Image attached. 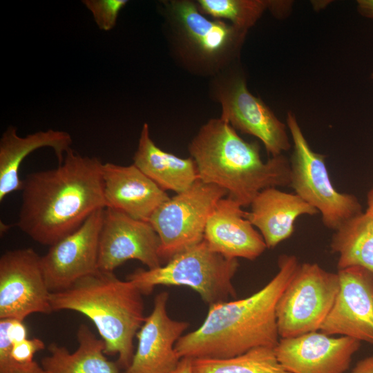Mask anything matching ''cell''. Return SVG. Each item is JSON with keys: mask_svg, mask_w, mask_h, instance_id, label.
<instances>
[{"mask_svg": "<svg viewBox=\"0 0 373 373\" xmlns=\"http://www.w3.org/2000/svg\"><path fill=\"white\" fill-rule=\"evenodd\" d=\"M103 163L71 149L53 169L23 180L17 226L35 242L51 246L106 207Z\"/></svg>", "mask_w": 373, "mask_h": 373, "instance_id": "6da1fadb", "label": "cell"}, {"mask_svg": "<svg viewBox=\"0 0 373 373\" xmlns=\"http://www.w3.org/2000/svg\"><path fill=\"white\" fill-rule=\"evenodd\" d=\"M278 265L277 274L256 293L209 306L201 325L176 343L180 358H227L256 347L274 348L279 341L276 305L300 263L284 254Z\"/></svg>", "mask_w": 373, "mask_h": 373, "instance_id": "7a4b0ae2", "label": "cell"}, {"mask_svg": "<svg viewBox=\"0 0 373 373\" xmlns=\"http://www.w3.org/2000/svg\"><path fill=\"white\" fill-rule=\"evenodd\" d=\"M188 149L199 179L224 189L242 207L249 206L263 189L290 186V164L285 156L262 162L258 143L244 140L220 117L203 124Z\"/></svg>", "mask_w": 373, "mask_h": 373, "instance_id": "3957f363", "label": "cell"}, {"mask_svg": "<svg viewBox=\"0 0 373 373\" xmlns=\"http://www.w3.org/2000/svg\"><path fill=\"white\" fill-rule=\"evenodd\" d=\"M142 296L131 281L97 270L50 293V300L53 311L72 310L88 318L105 343V354L117 355V365L126 370L135 353L134 337L146 318Z\"/></svg>", "mask_w": 373, "mask_h": 373, "instance_id": "277c9868", "label": "cell"}, {"mask_svg": "<svg viewBox=\"0 0 373 373\" xmlns=\"http://www.w3.org/2000/svg\"><path fill=\"white\" fill-rule=\"evenodd\" d=\"M160 10L170 53L182 68L211 79L236 65L247 31L209 19L195 1H161Z\"/></svg>", "mask_w": 373, "mask_h": 373, "instance_id": "5b68a950", "label": "cell"}, {"mask_svg": "<svg viewBox=\"0 0 373 373\" xmlns=\"http://www.w3.org/2000/svg\"><path fill=\"white\" fill-rule=\"evenodd\" d=\"M238 266V259L213 251L203 240L175 255L166 265L153 269H137L126 280L142 294H151L157 285L188 287L211 306L236 296L232 279Z\"/></svg>", "mask_w": 373, "mask_h": 373, "instance_id": "8992f818", "label": "cell"}, {"mask_svg": "<svg viewBox=\"0 0 373 373\" xmlns=\"http://www.w3.org/2000/svg\"><path fill=\"white\" fill-rule=\"evenodd\" d=\"M287 126L293 142L289 186L321 213L326 227L335 231L361 213L362 207L356 196L334 188L327 171L325 156L312 149L291 112L287 113Z\"/></svg>", "mask_w": 373, "mask_h": 373, "instance_id": "52a82bcc", "label": "cell"}, {"mask_svg": "<svg viewBox=\"0 0 373 373\" xmlns=\"http://www.w3.org/2000/svg\"><path fill=\"white\" fill-rule=\"evenodd\" d=\"M210 95L221 106L220 117L235 130L258 138L271 157L291 148L287 125L250 93L236 65L211 78Z\"/></svg>", "mask_w": 373, "mask_h": 373, "instance_id": "ba28073f", "label": "cell"}, {"mask_svg": "<svg viewBox=\"0 0 373 373\" xmlns=\"http://www.w3.org/2000/svg\"><path fill=\"white\" fill-rule=\"evenodd\" d=\"M338 289V274L316 263L300 264L276 305L279 336L291 338L320 330Z\"/></svg>", "mask_w": 373, "mask_h": 373, "instance_id": "9c48e42d", "label": "cell"}, {"mask_svg": "<svg viewBox=\"0 0 373 373\" xmlns=\"http://www.w3.org/2000/svg\"><path fill=\"white\" fill-rule=\"evenodd\" d=\"M226 195L224 189L199 179L153 212L149 222L159 236L162 260L168 262L204 240L208 219L217 202Z\"/></svg>", "mask_w": 373, "mask_h": 373, "instance_id": "30bf717a", "label": "cell"}, {"mask_svg": "<svg viewBox=\"0 0 373 373\" xmlns=\"http://www.w3.org/2000/svg\"><path fill=\"white\" fill-rule=\"evenodd\" d=\"M41 266L32 248L5 252L0 258V319L23 321L30 314L53 312Z\"/></svg>", "mask_w": 373, "mask_h": 373, "instance_id": "8fae6325", "label": "cell"}, {"mask_svg": "<svg viewBox=\"0 0 373 373\" xmlns=\"http://www.w3.org/2000/svg\"><path fill=\"white\" fill-rule=\"evenodd\" d=\"M160 240L152 225L121 211L105 207L99 238L98 270L113 272L128 260L149 269L162 266Z\"/></svg>", "mask_w": 373, "mask_h": 373, "instance_id": "7c38bea8", "label": "cell"}, {"mask_svg": "<svg viewBox=\"0 0 373 373\" xmlns=\"http://www.w3.org/2000/svg\"><path fill=\"white\" fill-rule=\"evenodd\" d=\"M104 209L94 212L78 229L50 246L41 257L44 276L51 293L64 290L98 270Z\"/></svg>", "mask_w": 373, "mask_h": 373, "instance_id": "4fadbf2b", "label": "cell"}, {"mask_svg": "<svg viewBox=\"0 0 373 373\" xmlns=\"http://www.w3.org/2000/svg\"><path fill=\"white\" fill-rule=\"evenodd\" d=\"M337 274L339 289L320 331L373 344V274L358 266Z\"/></svg>", "mask_w": 373, "mask_h": 373, "instance_id": "5bb4252c", "label": "cell"}, {"mask_svg": "<svg viewBox=\"0 0 373 373\" xmlns=\"http://www.w3.org/2000/svg\"><path fill=\"white\" fill-rule=\"evenodd\" d=\"M360 346L353 338L316 331L281 338L274 349L289 373H344Z\"/></svg>", "mask_w": 373, "mask_h": 373, "instance_id": "9a60e30c", "label": "cell"}, {"mask_svg": "<svg viewBox=\"0 0 373 373\" xmlns=\"http://www.w3.org/2000/svg\"><path fill=\"white\" fill-rule=\"evenodd\" d=\"M168 298L166 291L156 296L152 312L136 334L137 347L124 373H171L178 366L181 358L175 344L189 323L168 316Z\"/></svg>", "mask_w": 373, "mask_h": 373, "instance_id": "2e32d148", "label": "cell"}, {"mask_svg": "<svg viewBox=\"0 0 373 373\" xmlns=\"http://www.w3.org/2000/svg\"><path fill=\"white\" fill-rule=\"evenodd\" d=\"M204 240L228 258L254 260L267 248L261 234L246 218L242 206L230 197L221 198L206 224Z\"/></svg>", "mask_w": 373, "mask_h": 373, "instance_id": "e0dca14e", "label": "cell"}, {"mask_svg": "<svg viewBox=\"0 0 373 373\" xmlns=\"http://www.w3.org/2000/svg\"><path fill=\"white\" fill-rule=\"evenodd\" d=\"M102 178L106 207L137 220L149 222L153 212L169 199L165 191L133 164L104 163Z\"/></svg>", "mask_w": 373, "mask_h": 373, "instance_id": "ac0fdd59", "label": "cell"}, {"mask_svg": "<svg viewBox=\"0 0 373 373\" xmlns=\"http://www.w3.org/2000/svg\"><path fill=\"white\" fill-rule=\"evenodd\" d=\"M246 218L256 227L269 249L289 238L294 231L296 220L300 216H314L318 211L296 193L277 187L262 190L251 202Z\"/></svg>", "mask_w": 373, "mask_h": 373, "instance_id": "d6986e66", "label": "cell"}, {"mask_svg": "<svg viewBox=\"0 0 373 373\" xmlns=\"http://www.w3.org/2000/svg\"><path fill=\"white\" fill-rule=\"evenodd\" d=\"M72 143L70 135L64 131L48 129L21 137L15 126L8 127L0 139V202L10 193L22 190L19 168L26 156L38 149L50 147L61 164Z\"/></svg>", "mask_w": 373, "mask_h": 373, "instance_id": "ffe728a7", "label": "cell"}, {"mask_svg": "<svg viewBox=\"0 0 373 373\" xmlns=\"http://www.w3.org/2000/svg\"><path fill=\"white\" fill-rule=\"evenodd\" d=\"M133 160L137 168L164 191L178 193L199 180L194 160L182 158L159 148L150 136L147 123L141 129Z\"/></svg>", "mask_w": 373, "mask_h": 373, "instance_id": "44dd1931", "label": "cell"}, {"mask_svg": "<svg viewBox=\"0 0 373 373\" xmlns=\"http://www.w3.org/2000/svg\"><path fill=\"white\" fill-rule=\"evenodd\" d=\"M78 347L70 352L66 347L52 343L50 354L41 359L48 373H119L117 363L105 356V343L89 327L82 324L77 333Z\"/></svg>", "mask_w": 373, "mask_h": 373, "instance_id": "7402d4cb", "label": "cell"}, {"mask_svg": "<svg viewBox=\"0 0 373 373\" xmlns=\"http://www.w3.org/2000/svg\"><path fill=\"white\" fill-rule=\"evenodd\" d=\"M330 248L338 255V269L361 267L373 274V216L365 211L334 233Z\"/></svg>", "mask_w": 373, "mask_h": 373, "instance_id": "603a6c76", "label": "cell"}, {"mask_svg": "<svg viewBox=\"0 0 373 373\" xmlns=\"http://www.w3.org/2000/svg\"><path fill=\"white\" fill-rule=\"evenodd\" d=\"M192 368L193 373H289L269 347H256L227 358L192 359Z\"/></svg>", "mask_w": 373, "mask_h": 373, "instance_id": "cb8c5ba5", "label": "cell"}, {"mask_svg": "<svg viewBox=\"0 0 373 373\" xmlns=\"http://www.w3.org/2000/svg\"><path fill=\"white\" fill-rule=\"evenodd\" d=\"M200 11L213 19L229 21L245 31L252 27L269 9V1L264 0H198Z\"/></svg>", "mask_w": 373, "mask_h": 373, "instance_id": "d4e9b609", "label": "cell"}, {"mask_svg": "<svg viewBox=\"0 0 373 373\" xmlns=\"http://www.w3.org/2000/svg\"><path fill=\"white\" fill-rule=\"evenodd\" d=\"M27 328L23 321L0 319V373H17L23 367L12 361L11 352L15 343L27 338Z\"/></svg>", "mask_w": 373, "mask_h": 373, "instance_id": "484cf974", "label": "cell"}, {"mask_svg": "<svg viewBox=\"0 0 373 373\" xmlns=\"http://www.w3.org/2000/svg\"><path fill=\"white\" fill-rule=\"evenodd\" d=\"M127 3L126 0L82 1L92 14L98 28L104 31H109L115 26L119 14Z\"/></svg>", "mask_w": 373, "mask_h": 373, "instance_id": "4316f807", "label": "cell"}, {"mask_svg": "<svg viewBox=\"0 0 373 373\" xmlns=\"http://www.w3.org/2000/svg\"><path fill=\"white\" fill-rule=\"evenodd\" d=\"M44 348L45 344L41 339L27 338L15 343L11 356L12 361L21 367L32 363L35 354Z\"/></svg>", "mask_w": 373, "mask_h": 373, "instance_id": "83f0119b", "label": "cell"}, {"mask_svg": "<svg viewBox=\"0 0 373 373\" xmlns=\"http://www.w3.org/2000/svg\"><path fill=\"white\" fill-rule=\"evenodd\" d=\"M352 373H373V356L359 361L352 370Z\"/></svg>", "mask_w": 373, "mask_h": 373, "instance_id": "f1b7e54d", "label": "cell"}, {"mask_svg": "<svg viewBox=\"0 0 373 373\" xmlns=\"http://www.w3.org/2000/svg\"><path fill=\"white\" fill-rule=\"evenodd\" d=\"M357 10L363 17L373 19V0L357 1Z\"/></svg>", "mask_w": 373, "mask_h": 373, "instance_id": "f546056e", "label": "cell"}, {"mask_svg": "<svg viewBox=\"0 0 373 373\" xmlns=\"http://www.w3.org/2000/svg\"><path fill=\"white\" fill-rule=\"evenodd\" d=\"M171 373H193L192 359L189 358H182L176 368Z\"/></svg>", "mask_w": 373, "mask_h": 373, "instance_id": "4dcf8cb0", "label": "cell"}, {"mask_svg": "<svg viewBox=\"0 0 373 373\" xmlns=\"http://www.w3.org/2000/svg\"><path fill=\"white\" fill-rule=\"evenodd\" d=\"M17 373H48L37 363L33 361L32 363L23 366Z\"/></svg>", "mask_w": 373, "mask_h": 373, "instance_id": "1f68e13d", "label": "cell"}, {"mask_svg": "<svg viewBox=\"0 0 373 373\" xmlns=\"http://www.w3.org/2000/svg\"><path fill=\"white\" fill-rule=\"evenodd\" d=\"M366 212L373 216V187L367 194V209Z\"/></svg>", "mask_w": 373, "mask_h": 373, "instance_id": "d6a6232c", "label": "cell"}, {"mask_svg": "<svg viewBox=\"0 0 373 373\" xmlns=\"http://www.w3.org/2000/svg\"><path fill=\"white\" fill-rule=\"evenodd\" d=\"M371 77L373 79V73L371 75Z\"/></svg>", "mask_w": 373, "mask_h": 373, "instance_id": "836d02e7", "label": "cell"}]
</instances>
